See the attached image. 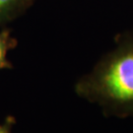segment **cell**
<instances>
[{
    "instance_id": "obj_4",
    "label": "cell",
    "mask_w": 133,
    "mask_h": 133,
    "mask_svg": "<svg viewBox=\"0 0 133 133\" xmlns=\"http://www.w3.org/2000/svg\"><path fill=\"white\" fill-rule=\"evenodd\" d=\"M16 120L14 117L9 116L7 117L3 124H0V133H12V128Z\"/></svg>"
},
{
    "instance_id": "obj_2",
    "label": "cell",
    "mask_w": 133,
    "mask_h": 133,
    "mask_svg": "<svg viewBox=\"0 0 133 133\" xmlns=\"http://www.w3.org/2000/svg\"><path fill=\"white\" fill-rule=\"evenodd\" d=\"M35 0H0V26L23 15Z\"/></svg>"
},
{
    "instance_id": "obj_3",
    "label": "cell",
    "mask_w": 133,
    "mask_h": 133,
    "mask_svg": "<svg viewBox=\"0 0 133 133\" xmlns=\"http://www.w3.org/2000/svg\"><path fill=\"white\" fill-rule=\"evenodd\" d=\"M18 44L17 39L11 35L8 29H4L0 32V69L13 68L12 63L7 59V54L10 50L14 49Z\"/></svg>"
},
{
    "instance_id": "obj_1",
    "label": "cell",
    "mask_w": 133,
    "mask_h": 133,
    "mask_svg": "<svg viewBox=\"0 0 133 133\" xmlns=\"http://www.w3.org/2000/svg\"><path fill=\"white\" fill-rule=\"evenodd\" d=\"M74 91L108 117H133V28L119 34L114 48L76 81Z\"/></svg>"
}]
</instances>
